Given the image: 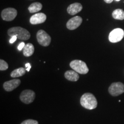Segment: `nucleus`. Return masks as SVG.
<instances>
[{"label": "nucleus", "mask_w": 124, "mask_h": 124, "mask_svg": "<svg viewBox=\"0 0 124 124\" xmlns=\"http://www.w3.org/2000/svg\"><path fill=\"white\" fill-rule=\"evenodd\" d=\"M80 102L82 106L86 109L93 110L97 107V99L91 93H85L80 98Z\"/></svg>", "instance_id": "obj_1"}, {"label": "nucleus", "mask_w": 124, "mask_h": 124, "mask_svg": "<svg viewBox=\"0 0 124 124\" xmlns=\"http://www.w3.org/2000/svg\"><path fill=\"white\" fill-rule=\"evenodd\" d=\"M8 34L10 37L16 36L17 39L21 40H28L31 37V34L28 31L20 27H12L9 29Z\"/></svg>", "instance_id": "obj_2"}, {"label": "nucleus", "mask_w": 124, "mask_h": 124, "mask_svg": "<svg viewBox=\"0 0 124 124\" xmlns=\"http://www.w3.org/2000/svg\"><path fill=\"white\" fill-rule=\"evenodd\" d=\"M70 66L74 71L80 74H86L89 71L86 63L80 60H74L71 61Z\"/></svg>", "instance_id": "obj_3"}, {"label": "nucleus", "mask_w": 124, "mask_h": 124, "mask_svg": "<svg viewBox=\"0 0 124 124\" xmlns=\"http://www.w3.org/2000/svg\"><path fill=\"white\" fill-rule=\"evenodd\" d=\"M36 38L39 44L43 46H47L50 44L51 38L44 30H39L36 34Z\"/></svg>", "instance_id": "obj_4"}, {"label": "nucleus", "mask_w": 124, "mask_h": 124, "mask_svg": "<svg viewBox=\"0 0 124 124\" xmlns=\"http://www.w3.org/2000/svg\"><path fill=\"white\" fill-rule=\"evenodd\" d=\"M17 15V10L13 8H8L4 9L1 12V16L2 20L6 21H11L16 17Z\"/></svg>", "instance_id": "obj_5"}, {"label": "nucleus", "mask_w": 124, "mask_h": 124, "mask_svg": "<svg viewBox=\"0 0 124 124\" xmlns=\"http://www.w3.org/2000/svg\"><path fill=\"white\" fill-rule=\"evenodd\" d=\"M108 92L112 96H118L124 93V85L121 82L113 83L108 87Z\"/></svg>", "instance_id": "obj_6"}, {"label": "nucleus", "mask_w": 124, "mask_h": 124, "mask_svg": "<svg viewBox=\"0 0 124 124\" xmlns=\"http://www.w3.org/2000/svg\"><path fill=\"white\" fill-rule=\"evenodd\" d=\"M35 98V93L31 90H25L21 93L20 100L25 104H29L33 102Z\"/></svg>", "instance_id": "obj_7"}, {"label": "nucleus", "mask_w": 124, "mask_h": 124, "mask_svg": "<svg viewBox=\"0 0 124 124\" xmlns=\"http://www.w3.org/2000/svg\"><path fill=\"white\" fill-rule=\"evenodd\" d=\"M124 36V31L121 28H116L113 30L108 36V40L111 43H117L120 41Z\"/></svg>", "instance_id": "obj_8"}, {"label": "nucleus", "mask_w": 124, "mask_h": 124, "mask_svg": "<svg viewBox=\"0 0 124 124\" xmlns=\"http://www.w3.org/2000/svg\"><path fill=\"white\" fill-rule=\"evenodd\" d=\"M82 23V18L80 16H75L70 19L67 23L66 27L69 30H74L78 28Z\"/></svg>", "instance_id": "obj_9"}, {"label": "nucleus", "mask_w": 124, "mask_h": 124, "mask_svg": "<svg viewBox=\"0 0 124 124\" xmlns=\"http://www.w3.org/2000/svg\"><path fill=\"white\" fill-rule=\"evenodd\" d=\"M20 84H21V80L18 79H15L5 82L3 85V87L5 91H12L19 86Z\"/></svg>", "instance_id": "obj_10"}, {"label": "nucleus", "mask_w": 124, "mask_h": 124, "mask_svg": "<svg viewBox=\"0 0 124 124\" xmlns=\"http://www.w3.org/2000/svg\"><path fill=\"white\" fill-rule=\"evenodd\" d=\"M46 19V16L44 13H38L32 16L29 21L31 24L36 25L44 23Z\"/></svg>", "instance_id": "obj_11"}, {"label": "nucleus", "mask_w": 124, "mask_h": 124, "mask_svg": "<svg viewBox=\"0 0 124 124\" xmlns=\"http://www.w3.org/2000/svg\"><path fill=\"white\" fill-rule=\"evenodd\" d=\"M82 5L81 4L78 2H75L74 4H72L68 7L67 10L68 13L70 15H75L76 14L78 13L82 10Z\"/></svg>", "instance_id": "obj_12"}, {"label": "nucleus", "mask_w": 124, "mask_h": 124, "mask_svg": "<svg viewBox=\"0 0 124 124\" xmlns=\"http://www.w3.org/2000/svg\"><path fill=\"white\" fill-rule=\"evenodd\" d=\"M64 77L67 80L72 82H77L79 78V75L75 71H67L64 74Z\"/></svg>", "instance_id": "obj_13"}, {"label": "nucleus", "mask_w": 124, "mask_h": 124, "mask_svg": "<svg viewBox=\"0 0 124 124\" xmlns=\"http://www.w3.org/2000/svg\"><path fill=\"white\" fill-rule=\"evenodd\" d=\"M35 51L33 45L31 43H28L23 48V55L26 57L31 56L33 55Z\"/></svg>", "instance_id": "obj_14"}, {"label": "nucleus", "mask_w": 124, "mask_h": 124, "mask_svg": "<svg viewBox=\"0 0 124 124\" xmlns=\"http://www.w3.org/2000/svg\"><path fill=\"white\" fill-rule=\"evenodd\" d=\"M43 8V5L41 3L36 2L32 3L30 5V6L28 7V10L30 13H35L36 12H39Z\"/></svg>", "instance_id": "obj_15"}, {"label": "nucleus", "mask_w": 124, "mask_h": 124, "mask_svg": "<svg viewBox=\"0 0 124 124\" xmlns=\"http://www.w3.org/2000/svg\"><path fill=\"white\" fill-rule=\"evenodd\" d=\"M113 17L116 20H124V11L121 9H117L112 13Z\"/></svg>", "instance_id": "obj_16"}, {"label": "nucleus", "mask_w": 124, "mask_h": 124, "mask_svg": "<svg viewBox=\"0 0 124 124\" xmlns=\"http://www.w3.org/2000/svg\"><path fill=\"white\" fill-rule=\"evenodd\" d=\"M26 70L23 67H20L13 70L10 74V76L12 78H18L22 77L25 74Z\"/></svg>", "instance_id": "obj_17"}, {"label": "nucleus", "mask_w": 124, "mask_h": 124, "mask_svg": "<svg viewBox=\"0 0 124 124\" xmlns=\"http://www.w3.org/2000/svg\"><path fill=\"white\" fill-rule=\"evenodd\" d=\"M8 64L5 60H0V70L5 71L8 69Z\"/></svg>", "instance_id": "obj_18"}, {"label": "nucleus", "mask_w": 124, "mask_h": 124, "mask_svg": "<svg viewBox=\"0 0 124 124\" xmlns=\"http://www.w3.org/2000/svg\"><path fill=\"white\" fill-rule=\"evenodd\" d=\"M21 124H39L38 122L33 120H27L23 121Z\"/></svg>", "instance_id": "obj_19"}, {"label": "nucleus", "mask_w": 124, "mask_h": 124, "mask_svg": "<svg viewBox=\"0 0 124 124\" xmlns=\"http://www.w3.org/2000/svg\"><path fill=\"white\" fill-rule=\"evenodd\" d=\"M25 46V43L24 42H21L20 44L18 45V47L17 48L19 51H21L22 49H23V48H24V47Z\"/></svg>", "instance_id": "obj_20"}, {"label": "nucleus", "mask_w": 124, "mask_h": 124, "mask_svg": "<svg viewBox=\"0 0 124 124\" xmlns=\"http://www.w3.org/2000/svg\"><path fill=\"white\" fill-rule=\"evenodd\" d=\"M17 39V37L16 36H13L11 37V39L9 40V43H10V44H12V43H13L15 41H16Z\"/></svg>", "instance_id": "obj_21"}, {"label": "nucleus", "mask_w": 124, "mask_h": 124, "mask_svg": "<svg viewBox=\"0 0 124 124\" xmlns=\"http://www.w3.org/2000/svg\"><path fill=\"white\" fill-rule=\"evenodd\" d=\"M25 67H26V70H27L28 72H29L30 71V69H31V65L29 63H26L25 65Z\"/></svg>", "instance_id": "obj_22"}, {"label": "nucleus", "mask_w": 124, "mask_h": 124, "mask_svg": "<svg viewBox=\"0 0 124 124\" xmlns=\"http://www.w3.org/2000/svg\"><path fill=\"white\" fill-rule=\"evenodd\" d=\"M104 1L107 4H110L113 1V0H104Z\"/></svg>", "instance_id": "obj_23"}, {"label": "nucleus", "mask_w": 124, "mask_h": 124, "mask_svg": "<svg viewBox=\"0 0 124 124\" xmlns=\"http://www.w3.org/2000/svg\"><path fill=\"white\" fill-rule=\"evenodd\" d=\"M116 1H120V0H116Z\"/></svg>", "instance_id": "obj_24"}]
</instances>
